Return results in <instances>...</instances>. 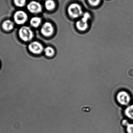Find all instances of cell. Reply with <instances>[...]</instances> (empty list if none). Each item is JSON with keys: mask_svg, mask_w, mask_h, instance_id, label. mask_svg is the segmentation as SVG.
<instances>
[{"mask_svg": "<svg viewBox=\"0 0 133 133\" xmlns=\"http://www.w3.org/2000/svg\"><path fill=\"white\" fill-rule=\"evenodd\" d=\"M67 11L70 16L73 18H78L83 14L81 6L76 3H73L70 5Z\"/></svg>", "mask_w": 133, "mask_h": 133, "instance_id": "obj_1", "label": "cell"}, {"mask_svg": "<svg viewBox=\"0 0 133 133\" xmlns=\"http://www.w3.org/2000/svg\"><path fill=\"white\" fill-rule=\"evenodd\" d=\"M19 35L23 41H29L32 40L34 34L32 31L29 27L23 26L19 29Z\"/></svg>", "mask_w": 133, "mask_h": 133, "instance_id": "obj_2", "label": "cell"}, {"mask_svg": "<svg viewBox=\"0 0 133 133\" xmlns=\"http://www.w3.org/2000/svg\"><path fill=\"white\" fill-rule=\"evenodd\" d=\"M116 100L118 103L121 105L127 106L131 101V97L128 92L125 91H122L117 94Z\"/></svg>", "mask_w": 133, "mask_h": 133, "instance_id": "obj_3", "label": "cell"}, {"mask_svg": "<svg viewBox=\"0 0 133 133\" xmlns=\"http://www.w3.org/2000/svg\"><path fill=\"white\" fill-rule=\"evenodd\" d=\"M90 15L88 12H85L83 15V17L77 22L76 26L77 28L80 31H84L88 27V20L90 18Z\"/></svg>", "mask_w": 133, "mask_h": 133, "instance_id": "obj_4", "label": "cell"}, {"mask_svg": "<svg viewBox=\"0 0 133 133\" xmlns=\"http://www.w3.org/2000/svg\"><path fill=\"white\" fill-rule=\"evenodd\" d=\"M28 48L31 53L36 55L41 54L44 50L43 45L37 41H33L30 43L29 45Z\"/></svg>", "mask_w": 133, "mask_h": 133, "instance_id": "obj_5", "label": "cell"}, {"mask_svg": "<svg viewBox=\"0 0 133 133\" xmlns=\"http://www.w3.org/2000/svg\"><path fill=\"white\" fill-rule=\"evenodd\" d=\"M28 16L25 12L18 11L15 13L14 19L15 22L18 25L24 24L27 20Z\"/></svg>", "mask_w": 133, "mask_h": 133, "instance_id": "obj_6", "label": "cell"}, {"mask_svg": "<svg viewBox=\"0 0 133 133\" xmlns=\"http://www.w3.org/2000/svg\"><path fill=\"white\" fill-rule=\"evenodd\" d=\"M41 31L44 36L49 37L53 34L54 30L51 23L49 22H46L42 26Z\"/></svg>", "mask_w": 133, "mask_h": 133, "instance_id": "obj_7", "label": "cell"}, {"mask_svg": "<svg viewBox=\"0 0 133 133\" xmlns=\"http://www.w3.org/2000/svg\"><path fill=\"white\" fill-rule=\"evenodd\" d=\"M28 10L32 13L37 14L39 13L42 10L41 4L37 2L32 1L30 2L27 6Z\"/></svg>", "mask_w": 133, "mask_h": 133, "instance_id": "obj_8", "label": "cell"}, {"mask_svg": "<svg viewBox=\"0 0 133 133\" xmlns=\"http://www.w3.org/2000/svg\"><path fill=\"white\" fill-rule=\"evenodd\" d=\"M2 27L3 29L5 31H10L13 29L14 27V24L11 20H5L2 23Z\"/></svg>", "mask_w": 133, "mask_h": 133, "instance_id": "obj_9", "label": "cell"}, {"mask_svg": "<svg viewBox=\"0 0 133 133\" xmlns=\"http://www.w3.org/2000/svg\"><path fill=\"white\" fill-rule=\"evenodd\" d=\"M124 114L127 118L133 120V104L127 107L124 111Z\"/></svg>", "mask_w": 133, "mask_h": 133, "instance_id": "obj_10", "label": "cell"}, {"mask_svg": "<svg viewBox=\"0 0 133 133\" xmlns=\"http://www.w3.org/2000/svg\"><path fill=\"white\" fill-rule=\"evenodd\" d=\"M41 22V20L38 17H34L30 20V25L34 27H37L40 26Z\"/></svg>", "mask_w": 133, "mask_h": 133, "instance_id": "obj_11", "label": "cell"}, {"mask_svg": "<svg viewBox=\"0 0 133 133\" xmlns=\"http://www.w3.org/2000/svg\"><path fill=\"white\" fill-rule=\"evenodd\" d=\"M45 7L47 10L51 11L55 8V3L53 0H46L45 2Z\"/></svg>", "mask_w": 133, "mask_h": 133, "instance_id": "obj_12", "label": "cell"}, {"mask_svg": "<svg viewBox=\"0 0 133 133\" xmlns=\"http://www.w3.org/2000/svg\"><path fill=\"white\" fill-rule=\"evenodd\" d=\"M45 55L48 57H52L55 54L54 49L50 47H48L44 49Z\"/></svg>", "mask_w": 133, "mask_h": 133, "instance_id": "obj_13", "label": "cell"}, {"mask_svg": "<svg viewBox=\"0 0 133 133\" xmlns=\"http://www.w3.org/2000/svg\"><path fill=\"white\" fill-rule=\"evenodd\" d=\"M122 123L124 126H126V130L127 133H133V123H130L126 120H123Z\"/></svg>", "mask_w": 133, "mask_h": 133, "instance_id": "obj_14", "label": "cell"}, {"mask_svg": "<svg viewBox=\"0 0 133 133\" xmlns=\"http://www.w3.org/2000/svg\"><path fill=\"white\" fill-rule=\"evenodd\" d=\"M26 0H14L16 5L19 7H22L25 5Z\"/></svg>", "mask_w": 133, "mask_h": 133, "instance_id": "obj_15", "label": "cell"}, {"mask_svg": "<svg viewBox=\"0 0 133 133\" xmlns=\"http://www.w3.org/2000/svg\"><path fill=\"white\" fill-rule=\"evenodd\" d=\"M101 1V0H88L89 4L93 6H96L99 4Z\"/></svg>", "mask_w": 133, "mask_h": 133, "instance_id": "obj_16", "label": "cell"}]
</instances>
